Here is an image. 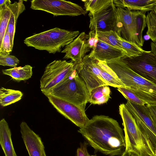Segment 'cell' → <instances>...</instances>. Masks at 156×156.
Wrapping results in <instances>:
<instances>
[{"instance_id": "obj_19", "label": "cell", "mask_w": 156, "mask_h": 156, "mask_svg": "<svg viewBox=\"0 0 156 156\" xmlns=\"http://www.w3.org/2000/svg\"><path fill=\"white\" fill-rule=\"evenodd\" d=\"M102 77L108 86L114 87H123L114 71L107 65L106 62L97 60Z\"/></svg>"}, {"instance_id": "obj_36", "label": "cell", "mask_w": 156, "mask_h": 156, "mask_svg": "<svg viewBox=\"0 0 156 156\" xmlns=\"http://www.w3.org/2000/svg\"><path fill=\"white\" fill-rule=\"evenodd\" d=\"M8 0H0V6H2L5 4L7 2Z\"/></svg>"}, {"instance_id": "obj_39", "label": "cell", "mask_w": 156, "mask_h": 156, "mask_svg": "<svg viewBox=\"0 0 156 156\" xmlns=\"http://www.w3.org/2000/svg\"><path fill=\"white\" fill-rule=\"evenodd\" d=\"M155 154L156 155V150L155 151Z\"/></svg>"}, {"instance_id": "obj_13", "label": "cell", "mask_w": 156, "mask_h": 156, "mask_svg": "<svg viewBox=\"0 0 156 156\" xmlns=\"http://www.w3.org/2000/svg\"><path fill=\"white\" fill-rule=\"evenodd\" d=\"M116 7L114 3L106 9L98 14L89 16V27L91 31L114 30L116 23Z\"/></svg>"}, {"instance_id": "obj_28", "label": "cell", "mask_w": 156, "mask_h": 156, "mask_svg": "<svg viewBox=\"0 0 156 156\" xmlns=\"http://www.w3.org/2000/svg\"><path fill=\"white\" fill-rule=\"evenodd\" d=\"M117 90L127 100L135 104L143 105L146 103L139 98L133 92L124 87L117 88Z\"/></svg>"}, {"instance_id": "obj_4", "label": "cell", "mask_w": 156, "mask_h": 156, "mask_svg": "<svg viewBox=\"0 0 156 156\" xmlns=\"http://www.w3.org/2000/svg\"><path fill=\"white\" fill-rule=\"evenodd\" d=\"M122 118L126 144L125 151L135 153L140 156H151L155 150L151 141L142 132L125 104L119 106Z\"/></svg>"}, {"instance_id": "obj_2", "label": "cell", "mask_w": 156, "mask_h": 156, "mask_svg": "<svg viewBox=\"0 0 156 156\" xmlns=\"http://www.w3.org/2000/svg\"><path fill=\"white\" fill-rule=\"evenodd\" d=\"M114 71L123 87L133 92L147 105H156V85L131 69L118 58L106 61Z\"/></svg>"}, {"instance_id": "obj_40", "label": "cell", "mask_w": 156, "mask_h": 156, "mask_svg": "<svg viewBox=\"0 0 156 156\" xmlns=\"http://www.w3.org/2000/svg\"><path fill=\"white\" fill-rule=\"evenodd\" d=\"M155 6L156 7V4L155 5Z\"/></svg>"}, {"instance_id": "obj_38", "label": "cell", "mask_w": 156, "mask_h": 156, "mask_svg": "<svg viewBox=\"0 0 156 156\" xmlns=\"http://www.w3.org/2000/svg\"><path fill=\"white\" fill-rule=\"evenodd\" d=\"M151 156H156V155L154 154V155Z\"/></svg>"}, {"instance_id": "obj_26", "label": "cell", "mask_w": 156, "mask_h": 156, "mask_svg": "<svg viewBox=\"0 0 156 156\" xmlns=\"http://www.w3.org/2000/svg\"><path fill=\"white\" fill-rule=\"evenodd\" d=\"M146 23L147 27L146 34L153 42L156 43V7L148 12L146 16Z\"/></svg>"}, {"instance_id": "obj_5", "label": "cell", "mask_w": 156, "mask_h": 156, "mask_svg": "<svg viewBox=\"0 0 156 156\" xmlns=\"http://www.w3.org/2000/svg\"><path fill=\"white\" fill-rule=\"evenodd\" d=\"M79 34V31L55 27L27 37L24 42L28 47L54 54L61 52L62 48L72 42Z\"/></svg>"}, {"instance_id": "obj_25", "label": "cell", "mask_w": 156, "mask_h": 156, "mask_svg": "<svg viewBox=\"0 0 156 156\" xmlns=\"http://www.w3.org/2000/svg\"><path fill=\"white\" fill-rule=\"evenodd\" d=\"M95 31L99 40L125 51L121 46L119 40V36L116 31L114 30Z\"/></svg>"}, {"instance_id": "obj_34", "label": "cell", "mask_w": 156, "mask_h": 156, "mask_svg": "<svg viewBox=\"0 0 156 156\" xmlns=\"http://www.w3.org/2000/svg\"><path fill=\"white\" fill-rule=\"evenodd\" d=\"M121 156H140L138 154L132 152L125 151L122 154Z\"/></svg>"}, {"instance_id": "obj_3", "label": "cell", "mask_w": 156, "mask_h": 156, "mask_svg": "<svg viewBox=\"0 0 156 156\" xmlns=\"http://www.w3.org/2000/svg\"><path fill=\"white\" fill-rule=\"evenodd\" d=\"M116 10L115 31L124 39L143 46V32L147 26L146 12L120 7H117Z\"/></svg>"}, {"instance_id": "obj_14", "label": "cell", "mask_w": 156, "mask_h": 156, "mask_svg": "<svg viewBox=\"0 0 156 156\" xmlns=\"http://www.w3.org/2000/svg\"><path fill=\"white\" fill-rule=\"evenodd\" d=\"M22 137L29 156H47L41 138L25 122L20 123Z\"/></svg>"}, {"instance_id": "obj_41", "label": "cell", "mask_w": 156, "mask_h": 156, "mask_svg": "<svg viewBox=\"0 0 156 156\" xmlns=\"http://www.w3.org/2000/svg\"><path fill=\"white\" fill-rule=\"evenodd\" d=\"M89 156H91V155H90L89 154Z\"/></svg>"}, {"instance_id": "obj_30", "label": "cell", "mask_w": 156, "mask_h": 156, "mask_svg": "<svg viewBox=\"0 0 156 156\" xmlns=\"http://www.w3.org/2000/svg\"><path fill=\"white\" fill-rule=\"evenodd\" d=\"M12 49L10 36L7 30L3 39L0 43V54H10Z\"/></svg>"}, {"instance_id": "obj_20", "label": "cell", "mask_w": 156, "mask_h": 156, "mask_svg": "<svg viewBox=\"0 0 156 156\" xmlns=\"http://www.w3.org/2000/svg\"><path fill=\"white\" fill-rule=\"evenodd\" d=\"M111 91L108 86H101L89 92L88 102L98 105L106 103L111 98Z\"/></svg>"}, {"instance_id": "obj_31", "label": "cell", "mask_w": 156, "mask_h": 156, "mask_svg": "<svg viewBox=\"0 0 156 156\" xmlns=\"http://www.w3.org/2000/svg\"><path fill=\"white\" fill-rule=\"evenodd\" d=\"M98 40L96 31L90 30L88 38L87 40V44L89 48L93 49L95 48Z\"/></svg>"}, {"instance_id": "obj_10", "label": "cell", "mask_w": 156, "mask_h": 156, "mask_svg": "<svg viewBox=\"0 0 156 156\" xmlns=\"http://www.w3.org/2000/svg\"><path fill=\"white\" fill-rule=\"evenodd\" d=\"M75 65L76 70L85 83L88 92L101 86H108L101 76L97 60L90 58L89 55L85 56L80 64Z\"/></svg>"}, {"instance_id": "obj_7", "label": "cell", "mask_w": 156, "mask_h": 156, "mask_svg": "<svg viewBox=\"0 0 156 156\" xmlns=\"http://www.w3.org/2000/svg\"><path fill=\"white\" fill-rule=\"evenodd\" d=\"M120 59L133 71L156 85V56L151 51Z\"/></svg>"}, {"instance_id": "obj_32", "label": "cell", "mask_w": 156, "mask_h": 156, "mask_svg": "<svg viewBox=\"0 0 156 156\" xmlns=\"http://www.w3.org/2000/svg\"><path fill=\"white\" fill-rule=\"evenodd\" d=\"M89 155L87 149V144L84 142L77 149L76 156H89Z\"/></svg>"}, {"instance_id": "obj_9", "label": "cell", "mask_w": 156, "mask_h": 156, "mask_svg": "<svg viewBox=\"0 0 156 156\" xmlns=\"http://www.w3.org/2000/svg\"><path fill=\"white\" fill-rule=\"evenodd\" d=\"M30 8L41 10L55 16H76L85 15V11L80 5L70 1L63 0H33Z\"/></svg>"}, {"instance_id": "obj_24", "label": "cell", "mask_w": 156, "mask_h": 156, "mask_svg": "<svg viewBox=\"0 0 156 156\" xmlns=\"http://www.w3.org/2000/svg\"><path fill=\"white\" fill-rule=\"evenodd\" d=\"M11 2L8 0L5 4L0 6V43L7 30L11 12Z\"/></svg>"}, {"instance_id": "obj_29", "label": "cell", "mask_w": 156, "mask_h": 156, "mask_svg": "<svg viewBox=\"0 0 156 156\" xmlns=\"http://www.w3.org/2000/svg\"><path fill=\"white\" fill-rule=\"evenodd\" d=\"M20 60L14 55L10 54H0V65L3 66L16 67Z\"/></svg>"}, {"instance_id": "obj_6", "label": "cell", "mask_w": 156, "mask_h": 156, "mask_svg": "<svg viewBox=\"0 0 156 156\" xmlns=\"http://www.w3.org/2000/svg\"><path fill=\"white\" fill-rule=\"evenodd\" d=\"M42 93L85 107L88 102V90L76 69L69 77Z\"/></svg>"}, {"instance_id": "obj_27", "label": "cell", "mask_w": 156, "mask_h": 156, "mask_svg": "<svg viewBox=\"0 0 156 156\" xmlns=\"http://www.w3.org/2000/svg\"><path fill=\"white\" fill-rule=\"evenodd\" d=\"M119 40L122 49L126 52L128 56L135 55L145 51L135 44L129 42L120 37Z\"/></svg>"}, {"instance_id": "obj_16", "label": "cell", "mask_w": 156, "mask_h": 156, "mask_svg": "<svg viewBox=\"0 0 156 156\" xmlns=\"http://www.w3.org/2000/svg\"><path fill=\"white\" fill-rule=\"evenodd\" d=\"M113 3L117 7L146 12L153 10L156 0H115Z\"/></svg>"}, {"instance_id": "obj_12", "label": "cell", "mask_w": 156, "mask_h": 156, "mask_svg": "<svg viewBox=\"0 0 156 156\" xmlns=\"http://www.w3.org/2000/svg\"><path fill=\"white\" fill-rule=\"evenodd\" d=\"M88 38V35L85 32L80 34L61 51L62 53H65L63 58L71 59L76 65L80 64L86 53L90 49L87 42Z\"/></svg>"}, {"instance_id": "obj_15", "label": "cell", "mask_w": 156, "mask_h": 156, "mask_svg": "<svg viewBox=\"0 0 156 156\" xmlns=\"http://www.w3.org/2000/svg\"><path fill=\"white\" fill-rule=\"evenodd\" d=\"M88 55L90 58L94 60L106 61L128 56L125 51L99 39L95 47Z\"/></svg>"}, {"instance_id": "obj_23", "label": "cell", "mask_w": 156, "mask_h": 156, "mask_svg": "<svg viewBox=\"0 0 156 156\" xmlns=\"http://www.w3.org/2000/svg\"><path fill=\"white\" fill-rule=\"evenodd\" d=\"M23 95L21 91L1 87L0 89V104L5 107L20 100Z\"/></svg>"}, {"instance_id": "obj_17", "label": "cell", "mask_w": 156, "mask_h": 156, "mask_svg": "<svg viewBox=\"0 0 156 156\" xmlns=\"http://www.w3.org/2000/svg\"><path fill=\"white\" fill-rule=\"evenodd\" d=\"M0 144L5 156H17L11 139V133L4 119L0 121Z\"/></svg>"}, {"instance_id": "obj_11", "label": "cell", "mask_w": 156, "mask_h": 156, "mask_svg": "<svg viewBox=\"0 0 156 156\" xmlns=\"http://www.w3.org/2000/svg\"><path fill=\"white\" fill-rule=\"evenodd\" d=\"M47 97L50 103L58 112L80 128L84 127L89 121L85 112V107L52 96Z\"/></svg>"}, {"instance_id": "obj_35", "label": "cell", "mask_w": 156, "mask_h": 156, "mask_svg": "<svg viewBox=\"0 0 156 156\" xmlns=\"http://www.w3.org/2000/svg\"><path fill=\"white\" fill-rule=\"evenodd\" d=\"M151 50L156 56V43L153 42L151 43Z\"/></svg>"}, {"instance_id": "obj_18", "label": "cell", "mask_w": 156, "mask_h": 156, "mask_svg": "<svg viewBox=\"0 0 156 156\" xmlns=\"http://www.w3.org/2000/svg\"><path fill=\"white\" fill-rule=\"evenodd\" d=\"M25 9L23 1L20 0L12 4L11 16L7 30L10 36L11 44L13 48L16 27L17 19L20 15Z\"/></svg>"}, {"instance_id": "obj_22", "label": "cell", "mask_w": 156, "mask_h": 156, "mask_svg": "<svg viewBox=\"0 0 156 156\" xmlns=\"http://www.w3.org/2000/svg\"><path fill=\"white\" fill-rule=\"evenodd\" d=\"M86 11L90 12L89 16H92L106 9L114 3L113 0H84Z\"/></svg>"}, {"instance_id": "obj_1", "label": "cell", "mask_w": 156, "mask_h": 156, "mask_svg": "<svg viewBox=\"0 0 156 156\" xmlns=\"http://www.w3.org/2000/svg\"><path fill=\"white\" fill-rule=\"evenodd\" d=\"M78 132L95 150L109 156L121 155L125 151V136L115 120L95 115Z\"/></svg>"}, {"instance_id": "obj_33", "label": "cell", "mask_w": 156, "mask_h": 156, "mask_svg": "<svg viewBox=\"0 0 156 156\" xmlns=\"http://www.w3.org/2000/svg\"><path fill=\"white\" fill-rule=\"evenodd\" d=\"M146 106L149 112L151 118L156 127V105H147Z\"/></svg>"}, {"instance_id": "obj_8", "label": "cell", "mask_w": 156, "mask_h": 156, "mask_svg": "<svg viewBox=\"0 0 156 156\" xmlns=\"http://www.w3.org/2000/svg\"><path fill=\"white\" fill-rule=\"evenodd\" d=\"M76 66L72 61L55 60L46 66L40 80L41 92L49 90L68 78L74 73Z\"/></svg>"}, {"instance_id": "obj_21", "label": "cell", "mask_w": 156, "mask_h": 156, "mask_svg": "<svg viewBox=\"0 0 156 156\" xmlns=\"http://www.w3.org/2000/svg\"><path fill=\"white\" fill-rule=\"evenodd\" d=\"M2 72L4 75L10 76L13 80L20 81L27 80L31 77L33 74L32 67L27 65L23 67L2 69Z\"/></svg>"}, {"instance_id": "obj_37", "label": "cell", "mask_w": 156, "mask_h": 156, "mask_svg": "<svg viewBox=\"0 0 156 156\" xmlns=\"http://www.w3.org/2000/svg\"><path fill=\"white\" fill-rule=\"evenodd\" d=\"M91 156H97L96 155H91Z\"/></svg>"}]
</instances>
